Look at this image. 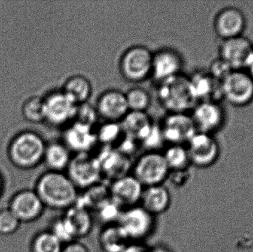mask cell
<instances>
[{"instance_id":"cell-1","label":"cell","mask_w":253,"mask_h":252,"mask_svg":"<svg viewBox=\"0 0 253 252\" xmlns=\"http://www.w3.org/2000/svg\"><path fill=\"white\" fill-rule=\"evenodd\" d=\"M45 208L65 210L78 200V189L63 172L46 171L39 176L34 188Z\"/></svg>"},{"instance_id":"cell-2","label":"cell","mask_w":253,"mask_h":252,"mask_svg":"<svg viewBox=\"0 0 253 252\" xmlns=\"http://www.w3.org/2000/svg\"><path fill=\"white\" fill-rule=\"evenodd\" d=\"M156 86L158 102L168 114L190 113L197 103L192 93L188 76L184 73Z\"/></svg>"},{"instance_id":"cell-3","label":"cell","mask_w":253,"mask_h":252,"mask_svg":"<svg viewBox=\"0 0 253 252\" xmlns=\"http://www.w3.org/2000/svg\"><path fill=\"white\" fill-rule=\"evenodd\" d=\"M46 146L44 139L38 133L22 132L10 142L9 159L18 168L31 170L43 162Z\"/></svg>"},{"instance_id":"cell-4","label":"cell","mask_w":253,"mask_h":252,"mask_svg":"<svg viewBox=\"0 0 253 252\" xmlns=\"http://www.w3.org/2000/svg\"><path fill=\"white\" fill-rule=\"evenodd\" d=\"M153 51L143 44L129 46L122 53L118 69L126 81L139 84L151 78Z\"/></svg>"},{"instance_id":"cell-5","label":"cell","mask_w":253,"mask_h":252,"mask_svg":"<svg viewBox=\"0 0 253 252\" xmlns=\"http://www.w3.org/2000/svg\"><path fill=\"white\" fill-rule=\"evenodd\" d=\"M132 176L144 187L164 184L169 170L160 152H144L132 166Z\"/></svg>"},{"instance_id":"cell-6","label":"cell","mask_w":253,"mask_h":252,"mask_svg":"<svg viewBox=\"0 0 253 252\" xmlns=\"http://www.w3.org/2000/svg\"><path fill=\"white\" fill-rule=\"evenodd\" d=\"M78 189H85L100 183L102 170L99 160L92 153L74 154L65 171Z\"/></svg>"},{"instance_id":"cell-7","label":"cell","mask_w":253,"mask_h":252,"mask_svg":"<svg viewBox=\"0 0 253 252\" xmlns=\"http://www.w3.org/2000/svg\"><path fill=\"white\" fill-rule=\"evenodd\" d=\"M132 243L148 238L155 226L154 216L141 205L125 209L117 223Z\"/></svg>"},{"instance_id":"cell-8","label":"cell","mask_w":253,"mask_h":252,"mask_svg":"<svg viewBox=\"0 0 253 252\" xmlns=\"http://www.w3.org/2000/svg\"><path fill=\"white\" fill-rule=\"evenodd\" d=\"M222 99L237 108L253 102V80L243 70L232 71L221 82Z\"/></svg>"},{"instance_id":"cell-9","label":"cell","mask_w":253,"mask_h":252,"mask_svg":"<svg viewBox=\"0 0 253 252\" xmlns=\"http://www.w3.org/2000/svg\"><path fill=\"white\" fill-rule=\"evenodd\" d=\"M197 132L214 135L224 127L227 115L221 102H199L190 112Z\"/></svg>"},{"instance_id":"cell-10","label":"cell","mask_w":253,"mask_h":252,"mask_svg":"<svg viewBox=\"0 0 253 252\" xmlns=\"http://www.w3.org/2000/svg\"><path fill=\"white\" fill-rule=\"evenodd\" d=\"M191 165L206 168L213 165L220 156L221 147L214 135L197 132L187 144Z\"/></svg>"},{"instance_id":"cell-11","label":"cell","mask_w":253,"mask_h":252,"mask_svg":"<svg viewBox=\"0 0 253 252\" xmlns=\"http://www.w3.org/2000/svg\"><path fill=\"white\" fill-rule=\"evenodd\" d=\"M44 98L45 121L54 127H67L74 121L77 105L61 89L47 93Z\"/></svg>"},{"instance_id":"cell-12","label":"cell","mask_w":253,"mask_h":252,"mask_svg":"<svg viewBox=\"0 0 253 252\" xmlns=\"http://www.w3.org/2000/svg\"><path fill=\"white\" fill-rule=\"evenodd\" d=\"M184 59L177 49L163 47L153 52L151 78L156 84L182 74Z\"/></svg>"},{"instance_id":"cell-13","label":"cell","mask_w":253,"mask_h":252,"mask_svg":"<svg viewBox=\"0 0 253 252\" xmlns=\"http://www.w3.org/2000/svg\"><path fill=\"white\" fill-rule=\"evenodd\" d=\"M165 143L186 145L197 133L190 113H169L159 124Z\"/></svg>"},{"instance_id":"cell-14","label":"cell","mask_w":253,"mask_h":252,"mask_svg":"<svg viewBox=\"0 0 253 252\" xmlns=\"http://www.w3.org/2000/svg\"><path fill=\"white\" fill-rule=\"evenodd\" d=\"M7 207L21 223L36 221L42 216L45 209L34 189H25L16 192L12 196Z\"/></svg>"},{"instance_id":"cell-15","label":"cell","mask_w":253,"mask_h":252,"mask_svg":"<svg viewBox=\"0 0 253 252\" xmlns=\"http://www.w3.org/2000/svg\"><path fill=\"white\" fill-rule=\"evenodd\" d=\"M144 187L132 175L127 174L113 180L109 186L111 199L120 208L140 205Z\"/></svg>"},{"instance_id":"cell-16","label":"cell","mask_w":253,"mask_h":252,"mask_svg":"<svg viewBox=\"0 0 253 252\" xmlns=\"http://www.w3.org/2000/svg\"><path fill=\"white\" fill-rule=\"evenodd\" d=\"M95 108L99 118L110 122H120L129 112L126 93L115 88L102 92Z\"/></svg>"},{"instance_id":"cell-17","label":"cell","mask_w":253,"mask_h":252,"mask_svg":"<svg viewBox=\"0 0 253 252\" xmlns=\"http://www.w3.org/2000/svg\"><path fill=\"white\" fill-rule=\"evenodd\" d=\"M96 129L79 123H71L65 127L62 136V143L71 153H92L98 144Z\"/></svg>"},{"instance_id":"cell-18","label":"cell","mask_w":253,"mask_h":252,"mask_svg":"<svg viewBox=\"0 0 253 252\" xmlns=\"http://www.w3.org/2000/svg\"><path fill=\"white\" fill-rule=\"evenodd\" d=\"M247 25L245 15L237 7H224L214 19L213 26L216 35L221 40L243 36Z\"/></svg>"},{"instance_id":"cell-19","label":"cell","mask_w":253,"mask_h":252,"mask_svg":"<svg viewBox=\"0 0 253 252\" xmlns=\"http://www.w3.org/2000/svg\"><path fill=\"white\" fill-rule=\"evenodd\" d=\"M253 48L251 40L244 36L221 40L218 47V57L227 62L234 71L243 70Z\"/></svg>"},{"instance_id":"cell-20","label":"cell","mask_w":253,"mask_h":252,"mask_svg":"<svg viewBox=\"0 0 253 252\" xmlns=\"http://www.w3.org/2000/svg\"><path fill=\"white\" fill-rule=\"evenodd\" d=\"M190 88L195 99L199 102H221V82L214 78L208 70H198L188 76Z\"/></svg>"},{"instance_id":"cell-21","label":"cell","mask_w":253,"mask_h":252,"mask_svg":"<svg viewBox=\"0 0 253 252\" xmlns=\"http://www.w3.org/2000/svg\"><path fill=\"white\" fill-rule=\"evenodd\" d=\"M100 164L102 178L116 180L128 174L130 167L129 158L120 153L112 146H104L100 153L96 155Z\"/></svg>"},{"instance_id":"cell-22","label":"cell","mask_w":253,"mask_h":252,"mask_svg":"<svg viewBox=\"0 0 253 252\" xmlns=\"http://www.w3.org/2000/svg\"><path fill=\"white\" fill-rule=\"evenodd\" d=\"M171 204L170 192L164 184L144 187L140 205L153 216L166 213Z\"/></svg>"},{"instance_id":"cell-23","label":"cell","mask_w":253,"mask_h":252,"mask_svg":"<svg viewBox=\"0 0 253 252\" xmlns=\"http://www.w3.org/2000/svg\"><path fill=\"white\" fill-rule=\"evenodd\" d=\"M64 218L69 225L76 240L85 238L91 233L93 228V217L91 212L83 206L75 204L65 210Z\"/></svg>"},{"instance_id":"cell-24","label":"cell","mask_w":253,"mask_h":252,"mask_svg":"<svg viewBox=\"0 0 253 252\" xmlns=\"http://www.w3.org/2000/svg\"><path fill=\"white\" fill-rule=\"evenodd\" d=\"M61 90L75 105H83L93 96V83L83 74H74L65 80Z\"/></svg>"},{"instance_id":"cell-25","label":"cell","mask_w":253,"mask_h":252,"mask_svg":"<svg viewBox=\"0 0 253 252\" xmlns=\"http://www.w3.org/2000/svg\"><path fill=\"white\" fill-rule=\"evenodd\" d=\"M120 123L125 136L140 142L147 136L154 121L147 112L129 111Z\"/></svg>"},{"instance_id":"cell-26","label":"cell","mask_w":253,"mask_h":252,"mask_svg":"<svg viewBox=\"0 0 253 252\" xmlns=\"http://www.w3.org/2000/svg\"><path fill=\"white\" fill-rule=\"evenodd\" d=\"M72 155L62 142H52L46 146L43 163L49 171L65 173Z\"/></svg>"},{"instance_id":"cell-27","label":"cell","mask_w":253,"mask_h":252,"mask_svg":"<svg viewBox=\"0 0 253 252\" xmlns=\"http://www.w3.org/2000/svg\"><path fill=\"white\" fill-rule=\"evenodd\" d=\"M131 241L117 224L105 226L99 235V244L104 252H122Z\"/></svg>"},{"instance_id":"cell-28","label":"cell","mask_w":253,"mask_h":252,"mask_svg":"<svg viewBox=\"0 0 253 252\" xmlns=\"http://www.w3.org/2000/svg\"><path fill=\"white\" fill-rule=\"evenodd\" d=\"M100 183L85 189V192L83 196L79 195L78 200L76 204L83 206L90 212L96 211L101 206L111 199L110 196L109 186L106 187Z\"/></svg>"},{"instance_id":"cell-29","label":"cell","mask_w":253,"mask_h":252,"mask_svg":"<svg viewBox=\"0 0 253 252\" xmlns=\"http://www.w3.org/2000/svg\"><path fill=\"white\" fill-rule=\"evenodd\" d=\"M162 154L169 171L185 170L191 165L186 145L169 144Z\"/></svg>"},{"instance_id":"cell-30","label":"cell","mask_w":253,"mask_h":252,"mask_svg":"<svg viewBox=\"0 0 253 252\" xmlns=\"http://www.w3.org/2000/svg\"><path fill=\"white\" fill-rule=\"evenodd\" d=\"M63 244L50 232L43 230L34 235L30 244L31 252H61Z\"/></svg>"},{"instance_id":"cell-31","label":"cell","mask_w":253,"mask_h":252,"mask_svg":"<svg viewBox=\"0 0 253 252\" xmlns=\"http://www.w3.org/2000/svg\"><path fill=\"white\" fill-rule=\"evenodd\" d=\"M126 96L129 111L147 112L151 105V95L144 87H131L126 92Z\"/></svg>"},{"instance_id":"cell-32","label":"cell","mask_w":253,"mask_h":252,"mask_svg":"<svg viewBox=\"0 0 253 252\" xmlns=\"http://www.w3.org/2000/svg\"><path fill=\"white\" fill-rule=\"evenodd\" d=\"M95 130L98 144H102L104 146L114 147L124 136L120 122L105 121Z\"/></svg>"},{"instance_id":"cell-33","label":"cell","mask_w":253,"mask_h":252,"mask_svg":"<svg viewBox=\"0 0 253 252\" xmlns=\"http://www.w3.org/2000/svg\"><path fill=\"white\" fill-rule=\"evenodd\" d=\"M24 118L31 123L45 121L44 98L32 96L24 102L22 108Z\"/></svg>"},{"instance_id":"cell-34","label":"cell","mask_w":253,"mask_h":252,"mask_svg":"<svg viewBox=\"0 0 253 252\" xmlns=\"http://www.w3.org/2000/svg\"><path fill=\"white\" fill-rule=\"evenodd\" d=\"M140 146L144 148L145 152H160V148L165 144L160 126L153 124L147 136L139 142Z\"/></svg>"},{"instance_id":"cell-35","label":"cell","mask_w":253,"mask_h":252,"mask_svg":"<svg viewBox=\"0 0 253 252\" xmlns=\"http://www.w3.org/2000/svg\"><path fill=\"white\" fill-rule=\"evenodd\" d=\"M99 118L97 111L93 105H90L88 102L77 105L74 121L75 122L96 129V124H97Z\"/></svg>"},{"instance_id":"cell-36","label":"cell","mask_w":253,"mask_h":252,"mask_svg":"<svg viewBox=\"0 0 253 252\" xmlns=\"http://www.w3.org/2000/svg\"><path fill=\"white\" fill-rule=\"evenodd\" d=\"M21 224V222L8 207L0 210V235L2 236L13 235L19 230Z\"/></svg>"},{"instance_id":"cell-37","label":"cell","mask_w":253,"mask_h":252,"mask_svg":"<svg viewBox=\"0 0 253 252\" xmlns=\"http://www.w3.org/2000/svg\"><path fill=\"white\" fill-rule=\"evenodd\" d=\"M123 210V209L120 208L112 200L110 199L103 205L101 206L96 212L99 220L107 226L117 224Z\"/></svg>"},{"instance_id":"cell-38","label":"cell","mask_w":253,"mask_h":252,"mask_svg":"<svg viewBox=\"0 0 253 252\" xmlns=\"http://www.w3.org/2000/svg\"><path fill=\"white\" fill-rule=\"evenodd\" d=\"M62 244L75 241L76 238L63 216L53 220L51 227L49 229Z\"/></svg>"},{"instance_id":"cell-39","label":"cell","mask_w":253,"mask_h":252,"mask_svg":"<svg viewBox=\"0 0 253 252\" xmlns=\"http://www.w3.org/2000/svg\"><path fill=\"white\" fill-rule=\"evenodd\" d=\"M231 67L220 57L213 59L208 69L209 73L215 79L221 82L232 71Z\"/></svg>"},{"instance_id":"cell-40","label":"cell","mask_w":253,"mask_h":252,"mask_svg":"<svg viewBox=\"0 0 253 252\" xmlns=\"http://www.w3.org/2000/svg\"><path fill=\"white\" fill-rule=\"evenodd\" d=\"M189 169L185 170L169 171L168 180L172 186L177 188H181L185 186L190 179V173Z\"/></svg>"},{"instance_id":"cell-41","label":"cell","mask_w":253,"mask_h":252,"mask_svg":"<svg viewBox=\"0 0 253 252\" xmlns=\"http://www.w3.org/2000/svg\"><path fill=\"white\" fill-rule=\"evenodd\" d=\"M61 252H91L89 247L78 240L64 244Z\"/></svg>"},{"instance_id":"cell-42","label":"cell","mask_w":253,"mask_h":252,"mask_svg":"<svg viewBox=\"0 0 253 252\" xmlns=\"http://www.w3.org/2000/svg\"><path fill=\"white\" fill-rule=\"evenodd\" d=\"M122 252H149V249L138 243H131Z\"/></svg>"},{"instance_id":"cell-43","label":"cell","mask_w":253,"mask_h":252,"mask_svg":"<svg viewBox=\"0 0 253 252\" xmlns=\"http://www.w3.org/2000/svg\"><path fill=\"white\" fill-rule=\"evenodd\" d=\"M243 71H245L247 74L253 80V48L252 51L250 53L246 62H245Z\"/></svg>"},{"instance_id":"cell-44","label":"cell","mask_w":253,"mask_h":252,"mask_svg":"<svg viewBox=\"0 0 253 252\" xmlns=\"http://www.w3.org/2000/svg\"><path fill=\"white\" fill-rule=\"evenodd\" d=\"M149 252H172L170 249L168 248L164 244H157L152 248L149 249Z\"/></svg>"},{"instance_id":"cell-45","label":"cell","mask_w":253,"mask_h":252,"mask_svg":"<svg viewBox=\"0 0 253 252\" xmlns=\"http://www.w3.org/2000/svg\"><path fill=\"white\" fill-rule=\"evenodd\" d=\"M4 186H5V183H4V177L0 172V198L2 196L3 192H4Z\"/></svg>"}]
</instances>
